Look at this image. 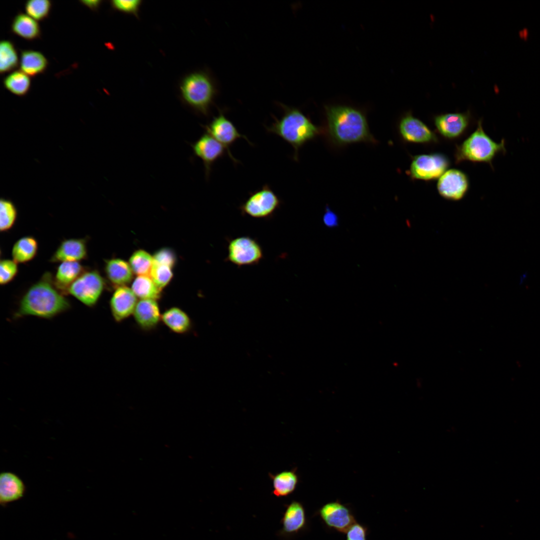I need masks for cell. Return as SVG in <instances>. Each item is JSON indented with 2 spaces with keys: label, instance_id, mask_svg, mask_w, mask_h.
Listing matches in <instances>:
<instances>
[{
  "label": "cell",
  "instance_id": "6da1fadb",
  "mask_svg": "<svg viewBox=\"0 0 540 540\" xmlns=\"http://www.w3.org/2000/svg\"><path fill=\"white\" fill-rule=\"evenodd\" d=\"M70 307L66 295L54 284L52 274L46 272L22 296L13 318L33 316L50 319L68 311Z\"/></svg>",
  "mask_w": 540,
  "mask_h": 540
},
{
  "label": "cell",
  "instance_id": "7a4b0ae2",
  "mask_svg": "<svg viewBox=\"0 0 540 540\" xmlns=\"http://www.w3.org/2000/svg\"><path fill=\"white\" fill-rule=\"evenodd\" d=\"M324 109L327 134L334 144L340 146L360 142L376 143L366 115L360 110L341 104L326 106Z\"/></svg>",
  "mask_w": 540,
  "mask_h": 540
},
{
  "label": "cell",
  "instance_id": "3957f363",
  "mask_svg": "<svg viewBox=\"0 0 540 540\" xmlns=\"http://www.w3.org/2000/svg\"><path fill=\"white\" fill-rule=\"evenodd\" d=\"M284 114L280 119L274 118V122L266 128L268 132L280 136L294 148V159L298 160L300 148L322 132V128L314 124L298 108L280 104Z\"/></svg>",
  "mask_w": 540,
  "mask_h": 540
},
{
  "label": "cell",
  "instance_id": "277c9868",
  "mask_svg": "<svg viewBox=\"0 0 540 540\" xmlns=\"http://www.w3.org/2000/svg\"><path fill=\"white\" fill-rule=\"evenodd\" d=\"M180 88L182 97L187 104L202 114H208L216 89L207 72H196L189 74L182 80Z\"/></svg>",
  "mask_w": 540,
  "mask_h": 540
},
{
  "label": "cell",
  "instance_id": "5b68a950",
  "mask_svg": "<svg viewBox=\"0 0 540 540\" xmlns=\"http://www.w3.org/2000/svg\"><path fill=\"white\" fill-rule=\"evenodd\" d=\"M506 152L505 140L499 143L494 141L485 133L479 122L476 130L458 148L457 156L459 160L491 164L498 154Z\"/></svg>",
  "mask_w": 540,
  "mask_h": 540
},
{
  "label": "cell",
  "instance_id": "8992f818",
  "mask_svg": "<svg viewBox=\"0 0 540 540\" xmlns=\"http://www.w3.org/2000/svg\"><path fill=\"white\" fill-rule=\"evenodd\" d=\"M282 204V200L268 184L250 193L239 209L243 216L257 219H270Z\"/></svg>",
  "mask_w": 540,
  "mask_h": 540
},
{
  "label": "cell",
  "instance_id": "52a82bcc",
  "mask_svg": "<svg viewBox=\"0 0 540 540\" xmlns=\"http://www.w3.org/2000/svg\"><path fill=\"white\" fill-rule=\"evenodd\" d=\"M226 240L228 254L225 262L240 268L256 266L264 258L262 248L256 238L246 236Z\"/></svg>",
  "mask_w": 540,
  "mask_h": 540
},
{
  "label": "cell",
  "instance_id": "ba28073f",
  "mask_svg": "<svg viewBox=\"0 0 540 540\" xmlns=\"http://www.w3.org/2000/svg\"><path fill=\"white\" fill-rule=\"evenodd\" d=\"M104 286V279L98 270H86L70 285L67 294L92 308L98 303Z\"/></svg>",
  "mask_w": 540,
  "mask_h": 540
},
{
  "label": "cell",
  "instance_id": "9c48e42d",
  "mask_svg": "<svg viewBox=\"0 0 540 540\" xmlns=\"http://www.w3.org/2000/svg\"><path fill=\"white\" fill-rule=\"evenodd\" d=\"M316 513L328 528L341 533L346 534L356 522L350 509L339 501L324 504Z\"/></svg>",
  "mask_w": 540,
  "mask_h": 540
},
{
  "label": "cell",
  "instance_id": "30bf717a",
  "mask_svg": "<svg viewBox=\"0 0 540 540\" xmlns=\"http://www.w3.org/2000/svg\"><path fill=\"white\" fill-rule=\"evenodd\" d=\"M448 159L440 154L416 156L411 164L410 172L414 178L429 180L440 177L448 166Z\"/></svg>",
  "mask_w": 540,
  "mask_h": 540
},
{
  "label": "cell",
  "instance_id": "8fae6325",
  "mask_svg": "<svg viewBox=\"0 0 540 540\" xmlns=\"http://www.w3.org/2000/svg\"><path fill=\"white\" fill-rule=\"evenodd\" d=\"M204 128L207 133L226 148L229 156L235 163H237L238 161L232 154L229 148L230 146L238 139L241 138L246 139L251 144L248 138L239 132L234 124L224 116L222 112H220L216 116L214 117L208 124L204 126Z\"/></svg>",
  "mask_w": 540,
  "mask_h": 540
},
{
  "label": "cell",
  "instance_id": "7c38bea8",
  "mask_svg": "<svg viewBox=\"0 0 540 540\" xmlns=\"http://www.w3.org/2000/svg\"><path fill=\"white\" fill-rule=\"evenodd\" d=\"M281 528L276 534L288 539L303 532L308 527L305 508L300 502L293 500L286 506L280 520Z\"/></svg>",
  "mask_w": 540,
  "mask_h": 540
},
{
  "label": "cell",
  "instance_id": "4fadbf2b",
  "mask_svg": "<svg viewBox=\"0 0 540 540\" xmlns=\"http://www.w3.org/2000/svg\"><path fill=\"white\" fill-rule=\"evenodd\" d=\"M195 155L203 162L206 176L208 177L212 164L224 156L226 148L208 133H204L192 144Z\"/></svg>",
  "mask_w": 540,
  "mask_h": 540
},
{
  "label": "cell",
  "instance_id": "5bb4252c",
  "mask_svg": "<svg viewBox=\"0 0 540 540\" xmlns=\"http://www.w3.org/2000/svg\"><path fill=\"white\" fill-rule=\"evenodd\" d=\"M138 302V298L131 288L126 286L116 288L110 300L114 320L120 322L133 314Z\"/></svg>",
  "mask_w": 540,
  "mask_h": 540
},
{
  "label": "cell",
  "instance_id": "9a60e30c",
  "mask_svg": "<svg viewBox=\"0 0 540 540\" xmlns=\"http://www.w3.org/2000/svg\"><path fill=\"white\" fill-rule=\"evenodd\" d=\"M437 187L440 194L444 198L458 200L464 196L468 190V180L461 171L450 169L440 178Z\"/></svg>",
  "mask_w": 540,
  "mask_h": 540
},
{
  "label": "cell",
  "instance_id": "2e32d148",
  "mask_svg": "<svg viewBox=\"0 0 540 540\" xmlns=\"http://www.w3.org/2000/svg\"><path fill=\"white\" fill-rule=\"evenodd\" d=\"M88 258L87 240L85 238H68L62 240L53 254L50 262H79Z\"/></svg>",
  "mask_w": 540,
  "mask_h": 540
},
{
  "label": "cell",
  "instance_id": "e0dca14e",
  "mask_svg": "<svg viewBox=\"0 0 540 540\" xmlns=\"http://www.w3.org/2000/svg\"><path fill=\"white\" fill-rule=\"evenodd\" d=\"M399 130L402 138L408 142H427L436 140L434 134L424 123L410 114L401 119Z\"/></svg>",
  "mask_w": 540,
  "mask_h": 540
},
{
  "label": "cell",
  "instance_id": "ac0fdd59",
  "mask_svg": "<svg viewBox=\"0 0 540 540\" xmlns=\"http://www.w3.org/2000/svg\"><path fill=\"white\" fill-rule=\"evenodd\" d=\"M132 315L136 324L145 331L155 328L162 317L156 300L150 299H142L138 301Z\"/></svg>",
  "mask_w": 540,
  "mask_h": 540
},
{
  "label": "cell",
  "instance_id": "d6986e66",
  "mask_svg": "<svg viewBox=\"0 0 540 540\" xmlns=\"http://www.w3.org/2000/svg\"><path fill=\"white\" fill-rule=\"evenodd\" d=\"M26 487L22 480L14 473L5 472L0 474V504H6L22 498Z\"/></svg>",
  "mask_w": 540,
  "mask_h": 540
},
{
  "label": "cell",
  "instance_id": "ffe728a7",
  "mask_svg": "<svg viewBox=\"0 0 540 540\" xmlns=\"http://www.w3.org/2000/svg\"><path fill=\"white\" fill-rule=\"evenodd\" d=\"M434 122L442 135L452 138L460 135L466 129L468 122V116L463 113L446 114L436 116Z\"/></svg>",
  "mask_w": 540,
  "mask_h": 540
},
{
  "label": "cell",
  "instance_id": "44dd1931",
  "mask_svg": "<svg viewBox=\"0 0 540 540\" xmlns=\"http://www.w3.org/2000/svg\"><path fill=\"white\" fill-rule=\"evenodd\" d=\"M86 268L79 262H64L58 265L54 281L56 288L64 295L70 285L84 272Z\"/></svg>",
  "mask_w": 540,
  "mask_h": 540
},
{
  "label": "cell",
  "instance_id": "7402d4cb",
  "mask_svg": "<svg viewBox=\"0 0 540 540\" xmlns=\"http://www.w3.org/2000/svg\"><path fill=\"white\" fill-rule=\"evenodd\" d=\"M104 272L108 280L116 288L126 286L131 282L133 276L129 263L118 258L106 260Z\"/></svg>",
  "mask_w": 540,
  "mask_h": 540
},
{
  "label": "cell",
  "instance_id": "603a6c76",
  "mask_svg": "<svg viewBox=\"0 0 540 540\" xmlns=\"http://www.w3.org/2000/svg\"><path fill=\"white\" fill-rule=\"evenodd\" d=\"M272 481V494L276 497L288 496L296 490L298 482L295 470H284L276 474L268 473Z\"/></svg>",
  "mask_w": 540,
  "mask_h": 540
},
{
  "label": "cell",
  "instance_id": "cb8c5ba5",
  "mask_svg": "<svg viewBox=\"0 0 540 540\" xmlns=\"http://www.w3.org/2000/svg\"><path fill=\"white\" fill-rule=\"evenodd\" d=\"M161 320L172 332L178 334L188 332L192 328L188 314L178 307H172L162 314Z\"/></svg>",
  "mask_w": 540,
  "mask_h": 540
},
{
  "label": "cell",
  "instance_id": "d4e9b609",
  "mask_svg": "<svg viewBox=\"0 0 540 540\" xmlns=\"http://www.w3.org/2000/svg\"><path fill=\"white\" fill-rule=\"evenodd\" d=\"M20 64V70L28 76H34L44 72L48 62L41 52L24 50L21 52Z\"/></svg>",
  "mask_w": 540,
  "mask_h": 540
},
{
  "label": "cell",
  "instance_id": "484cf974",
  "mask_svg": "<svg viewBox=\"0 0 540 540\" xmlns=\"http://www.w3.org/2000/svg\"><path fill=\"white\" fill-rule=\"evenodd\" d=\"M11 29L13 33L27 40L36 39L40 34L37 22L23 13H19L14 18Z\"/></svg>",
  "mask_w": 540,
  "mask_h": 540
},
{
  "label": "cell",
  "instance_id": "4316f807",
  "mask_svg": "<svg viewBox=\"0 0 540 540\" xmlns=\"http://www.w3.org/2000/svg\"><path fill=\"white\" fill-rule=\"evenodd\" d=\"M38 250V242L32 236H23L13 245L12 255L17 263H26L33 260Z\"/></svg>",
  "mask_w": 540,
  "mask_h": 540
},
{
  "label": "cell",
  "instance_id": "83f0119b",
  "mask_svg": "<svg viewBox=\"0 0 540 540\" xmlns=\"http://www.w3.org/2000/svg\"><path fill=\"white\" fill-rule=\"evenodd\" d=\"M131 289L138 298L157 300L160 290L148 275L138 276L132 282Z\"/></svg>",
  "mask_w": 540,
  "mask_h": 540
},
{
  "label": "cell",
  "instance_id": "f1b7e54d",
  "mask_svg": "<svg viewBox=\"0 0 540 540\" xmlns=\"http://www.w3.org/2000/svg\"><path fill=\"white\" fill-rule=\"evenodd\" d=\"M30 78L20 70H15L4 80V87L12 93L18 96H24L30 87Z\"/></svg>",
  "mask_w": 540,
  "mask_h": 540
},
{
  "label": "cell",
  "instance_id": "f546056e",
  "mask_svg": "<svg viewBox=\"0 0 540 540\" xmlns=\"http://www.w3.org/2000/svg\"><path fill=\"white\" fill-rule=\"evenodd\" d=\"M128 263L135 274L149 276L153 264V257L144 250H138L130 256Z\"/></svg>",
  "mask_w": 540,
  "mask_h": 540
},
{
  "label": "cell",
  "instance_id": "4dcf8cb0",
  "mask_svg": "<svg viewBox=\"0 0 540 540\" xmlns=\"http://www.w3.org/2000/svg\"><path fill=\"white\" fill-rule=\"evenodd\" d=\"M18 60L12 42L3 40L0 43V72H9L17 67Z\"/></svg>",
  "mask_w": 540,
  "mask_h": 540
},
{
  "label": "cell",
  "instance_id": "1f68e13d",
  "mask_svg": "<svg viewBox=\"0 0 540 540\" xmlns=\"http://www.w3.org/2000/svg\"><path fill=\"white\" fill-rule=\"evenodd\" d=\"M17 210L12 202L1 199L0 202V230L6 232L11 229L17 218Z\"/></svg>",
  "mask_w": 540,
  "mask_h": 540
},
{
  "label": "cell",
  "instance_id": "d6a6232c",
  "mask_svg": "<svg viewBox=\"0 0 540 540\" xmlns=\"http://www.w3.org/2000/svg\"><path fill=\"white\" fill-rule=\"evenodd\" d=\"M51 6L50 0H30L26 2L25 10L30 16L36 20H42L48 16Z\"/></svg>",
  "mask_w": 540,
  "mask_h": 540
},
{
  "label": "cell",
  "instance_id": "836d02e7",
  "mask_svg": "<svg viewBox=\"0 0 540 540\" xmlns=\"http://www.w3.org/2000/svg\"><path fill=\"white\" fill-rule=\"evenodd\" d=\"M149 276L157 286L162 290L172 278V268L166 264L153 262Z\"/></svg>",
  "mask_w": 540,
  "mask_h": 540
},
{
  "label": "cell",
  "instance_id": "e575fe53",
  "mask_svg": "<svg viewBox=\"0 0 540 540\" xmlns=\"http://www.w3.org/2000/svg\"><path fill=\"white\" fill-rule=\"evenodd\" d=\"M18 273V263L9 259L1 260L0 262V284L5 285L12 282Z\"/></svg>",
  "mask_w": 540,
  "mask_h": 540
},
{
  "label": "cell",
  "instance_id": "d590c367",
  "mask_svg": "<svg viewBox=\"0 0 540 540\" xmlns=\"http://www.w3.org/2000/svg\"><path fill=\"white\" fill-rule=\"evenodd\" d=\"M111 4L114 8L118 11L137 15L141 4V1L139 0H114L111 1Z\"/></svg>",
  "mask_w": 540,
  "mask_h": 540
},
{
  "label": "cell",
  "instance_id": "8d00e7d4",
  "mask_svg": "<svg viewBox=\"0 0 540 540\" xmlns=\"http://www.w3.org/2000/svg\"><path fill=\"white\" fill-rule=\"evenodd\" d=\"M153 262L168 266L173 268L176 261L174 252L168 248L159 250L153 255Z\"/></svg>",
  "mask_w": 540,
  "mask_h": 540
},
{
  "label": "cell",
  "instance_id": "74e56055",
  "mask_svg": "<svg viewBox=\"0 0 540 540\" xmlns=\"http://www.w3.org/2000/svg\"><path fill=\"white\" fill-rule=\"evenodd\" d=\"M346 540H367L368 528L356 522L346 531Z\"/></svg>",
  "mask_w": 540,
  "mask_h": 540
},
{
  "label": "cell",
  "instance_id": "f35d334b",
  "mask_svg": "<svg viewBox=\"0 0 540 540\" xmlns=\"http://www.w3.org/2000/svg\"><path fill=\"white\" fill-rule=\"evenodd\" d=\"M322 222L328 228H334L338 226V216L328 206H326V208L325 212L322 216Z\"/></svg>",
  "mask_w": 540,
  "mask_h": 540
},
{
  "label": "cell",
  "instance_id": "ab89813d",
  "mask_svg": "<svg viewBox=\"0 0 540 540\" xmlns=\"http://www.w3.org/2000/svg\"><path fill=\"white\" fill-rule=\"evenodd\" d=\"M80 2L92 10H96L101 2V0H80Z\"/></svg>",
  "mask_w": 540,
  "mask_h": 540
},
{
  "label": "cell",
  "instance_id": "60d3db41",
  "mask_svg": "<svg viewBox=\"0 0 540 540\" xmlns=\"http://www.w3.org/2000/svg\"><path fill=\"white\" fill-rule=\"evenodd\" d=\"M518 37L524 40H528L530 36V31L526 28H524L518 32Z\"/></svg>",
  "mask_w": 540,
  "mask_h": 540
},
{
  "label": "cell",
  "instance_id": "b9f144b4",
  "mask_svg": "<svg viewBox=\"0 0 540 540\" xmlns=\"http://www.w3.org/2000/svg\"><path fill=\"white\" fill-rule=\"evenodd\" d=\"M526 276H527V274H526V273H524L522 276H520V284H522L524 280L526 279Z\"/></svg>",
  "mask_w": 540,
  "mask_h": 540
}]
</instances>
